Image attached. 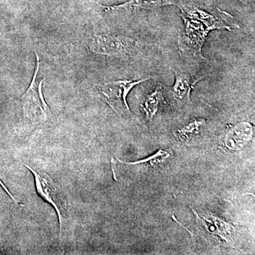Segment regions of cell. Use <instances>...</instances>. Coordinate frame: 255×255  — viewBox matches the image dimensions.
<instances>
[{"label":"cell","mask_w":255,"mask_h":255,"mask_svg":"<svg viewBox=\"0 0 255 255\" xmlns=\"http://www.w3.org/2000/svg\"><path fill=\"white\" fill-rule=\"evenodd\" d=\"M241 1H246V0H241Z\"/></svg>","instance_id":"cell-13"},{"label":"cell","mask_w":255,"mask_h":255,"mask_svg":"<svg viewBox=\"0 0 255 255\" xmlns=\"http://www.w3.org/2000/svg\"><path fill=\"white\" fill-rule=\"evenodd\" d=\"M194 211V214L197 217L198 222L202 223L203 228L206 230V232L213 236H218L221 238L226 243H229L228 237H231V226L226 221L220 219L215 215L209 214L208 216L211 219H208L207 217H204L203 219L206 221L204 222L202 219H199V216Z\"/></svg>","instance_id":"cell-9"},{"label":"cell","mask_w":255,"mask_h":255,"mask_svg":"<svg viewBox=\"0 0 255 255\" xmlns=\"http://www.w3.org/2000/svg\"><path fill=\"white\" fill-rule=\"evenodd\" d=\"M36 68L28 90L23 94L22 100L23 114L33 124L44 123L50 116L49 107L43 97V84L44 78L38 75L40 60L36 52Z\"/></svg>","instance_id":"cell-3"},{"label":"cell","mask_w":255,"mask_h":255,"mask_svg":"<svg viewBox=\"0 0 255 255\" xmlns=\"http://www.w3.org/2000/svg\"><path fill=\"white\" fill-rule=\"evenodd\" d=\"M89 48L95 54L120 59L133 58L141 49L137 40L112 33H94L89 42Z\"/></svg>","instance_id":"cell-2"},{"label":"cell","mask_w":255,"mask_h":255,"mask_svg":"<svg viewBox=\"0 0 255 255\" xmlns=\"http://www.w3.org/2000/svg\"><path fill=\"white\" fill-rule=\"evenodd\" d=\"M170 155L168 151L167 150H159L158 152H156L153 155L150 156V157H147V158L142 159V160L137 161V162H126L123 161L119 159V162L122 163L127 164V165H137V164H150V165H154L159 162H162L164 159L168 158Z\"/></svg>","instance_id":"cell-12"},{"label":"cell","mask_w":255,"mask_h":255,"mask_svg":"<svg viewBox=\"0 0 255 255\" xmlns=\"http://www.w3.org/2000/svg\"><path fill=\"white\" fill-rule=\"evenodd\" d=\"M182 0H128L123 4L113 6H102L110 14H125L141 10H152L171 5H178Z\"/></svg>","instance_id":"cell-7"},{"label":"cell","mask_w":255,"mask_h":255,"mask_svg":"<svg viewBox=\"0 0 255 255\" xmlns=\"http://www.w3.org/2000/svg\"><path fill=\"white\" fill-rule=\"evenodd\" d=\"M178 6L184 21L178 36L179 53L183 58L206 60L202 48L210 32L240 28L234 16L219 8L209 10L193 0H182Z\"/></svg>","instance_id":"cell-1"},{"label":"cell","mask_w":255,"mask_h":255,"mask_svg":"<svg viewBox=\"0 0 255 255\" xmlns=\"http://www.w3.org/2000/svg\"><path fill=\"white\" fill-rule=\"evenodd\" d=\"M26 167L33 173L37 193L47 202L54 207L60 222V240L64 233L68 223V214L66 210V204L63 196L58 189V185L48 174L38 168L25 164Z\"/></svg>","instance_id":"cell-5"},{"label":"cell","mask_w":255,"mask_h":255,"mask_svg":"<svg viewBox=\"0 0 255 255\" xmlns=\"http://www.w3.org/2000/svg\"><path fill=\"white\" fill-rule=\"evenodd\" d=\"M150 79L145 78L100 82L95 85V88L117 115H129L130 110L127 103L128 95L134 87Z\"/></svg>","instance_id":"cell-4"},{"label":"cell","mask_w":255,"mask_h":255,"mask_svg":"<svg viewBox=\"0 0 255 255\" xmlns=\"http://www.w3.org/2000/svg\"><path fill=\"white\" fill-rule=\"evenodd\" d=\"M164 90L162 85H159L154 91L146 97L142 102L141 109L145 114L146 118L152 121L158 111L159 105L164 100Z\"/></svg>","instance_id":"cell-10"},{"label":"cell","mask_w":255,"mask_h":255,"mask_svg":"<svg viewBox=\"0 0 255 255\" xmlns=\"http://www.w3.org/2000/svg\"><path fill=\"white\" fill-rule=\"evenodd\" d=\"M175 81L169 94L171 100L178 107L191 104V92L194 86L204 78L205 75L194 77L179 69H173Z\"/></svg>","instance_id":"cell-6"},{"label":"cell","mask_w":255,"mask_h":255,"mask_svg":"<svg viewBox=\"0 0 255 255\" xmlns=\"http://www.w3.org/2000/svg\"><path fill=\"white\" fill-rule=\"evenodd\" d=\"M205 119H199L191 121L189 124L177 129L174 132V135L180 140H187L190 137L195 136L197 134L200 133L202 129L206 127Z\"/></svg>","instance_id":"cell-11"},{"label":"cell","mask_w":255,"mask_h":255,"mask_svg":"<svg viewBox=\"0 0 255 255\" xmlns=\"http://www.w3.org/2000/svg\"><path fill=\"white\" fill-rule=\"evenodd\" d=\"M253 135V126L248 122H242L228 132L225 143L231 150H239L251 140Z\"/></svg>","instance_id":"cell-8"}]
</instances>
